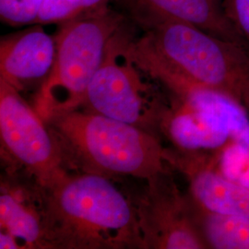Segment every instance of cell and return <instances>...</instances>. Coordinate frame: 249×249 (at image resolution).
Listing matches in <instances>:
<instances>
[{
  "instance_id": "cell-1",
  "label": "cell",
  "mask_w": 249,
  "mask_h": 249,
  "mask_svg": "<svg viewBox=\"0 0 249 249\" xmlns=\"http://www.w3.org/2000/svg\"><path fill=\"white\" fill-rule=\"evenodd\" d=\"M36 189L49 249H145L133 197L110 178L66 171Z\"/></svg>"
},
{
  "instance_id": "cell-2",
  "label": "cell",
  "mask_w": 249,
  "mask_h": 249,
  "mask_svg": "<svg viewBox=\"0 0 249 249\" xmlns=\"http://www.w3.org/2000/svg\"><path fill=\"white\" fill-rule=\"evenodd\" d=\"M66 163L107 178L147 180L170 168L160 137L111 117L77 110L46 123Z\"/></svg>"
},
{
  "instance_id": "cell-3",
  "label": "cell",
  "mask_w": 249,
  "mask_h": 249,
  "mask_svg": "<svg viewBox=\"0 0 249 249\" xmlns=\"http://www.w3.org/2000/svg\"><path fill=\"white\" fill-rule=\"evenodd\" d=\"M130 45L188 80L234 100L249 114V50L191 24L155 20Z\"/></svg>"
},
{
  "instance_id": "cell-4",
  "label": "cell",
  "mask_w": 249,
  "mask_h": 249,
  "mask_svg": "<svg viewBox=\"0 0 249 249\" xmlns=\"http://www.w3.org/2000/svg\"><path fill=\"white\" fill-rule=\"evenodd\" d=\"M124 23V17L108 7L58 25L53 69L33 105L45 123L82 107L109 42Z\"/></svg>"
},
{
  "instance_id": "cell-5",
  "label": "cell",
  "mask_w": 249,
  "mask_h": 249,
  "mask_svg": "<svg viewBox=\"0 0 249 249\" xmlns=\"http://www.w3.org/2000/svg\"><path fill=\"white\" fill-rule=\"evenodd\" d=\"M132 37L124 25L112 37L80 110L134 124L160 137L168 97L131 59L127 47Z\"/></svg>"
},
{
  "instance_id": "cell-6",
  "label": "cell",
  "mask_w": 249,
  "mask_h": 249,
  "mask_svg": "<svg viewBox=\"0 0 249 249\" xmlns=\"http://www.w3.org/2000/svg\"><path fill=\"white\" fill-rule=\"evenodd\" d=\"M47 126L20 91L0 79L2 152L41 187L66 172L62 149Z\"/></svg>"
},
{
  "instance_id": "cell-7",
  "label": "cell",
  "mask_w": 249,
  "mask_h": 249,
  "mask_svg": "<svg viewBox=\"0 0 249 249\" xmlns=\"http://www.w3.org/2000/svg\"><path fill=\"white\" fill-rule=\"evenodd\" d=\"M160 172L133 198L145 249H207L196 228L189 193L172 175Z\"/></svg>"
},
{
  "instance_id": "cell-8",
  "label": "cell",
  "mask_w": 249,
  "mask_h": 249,
  "mask_svg": "<svg viewBox=\"0 0 249 249\" xmlns=\"http://www.w3.org/2000/svg\"><path fill=\"white\" fill-rule=\"evenodd\" d=\"M165 160L187 179L188 193L197 204L210 211L249 219V187L221 175L214 167L210 152L165 148Z\"/></svg>"
},
{
  "instance_id": "cell-9",
  "label": "cell",
  "mask_w": 249,
  "mask_h": 249,
  "mask_svg": "<svg viewBox=\"0 0 249 249\" xmlns=\"http://www.w3.org/2000/svg\"><path fill=\"white\" fill-rule=\"evenodd\" d=\"M56 45L41 24L3 36L0 41V79L19 91L40 86L53 69Z\"/></svg>"
},
{
  "instance_id": "cell-10",
  "label": "cell",
  "mask_w": 249,
  "mask_h": 249,
  "mask_svg": "<svg viewBox=\"0 0 249 249\" xmlns=\"http://www.w3.org/2000/svg\"><path fill=\"white\" fill-rule=\"evenodd\" d=\"M166 94L168 106L160 121V133L173 148L213 152L231 141L219 119L199 102L187 95Z\"/></svg>"
},
{
  "instance_id": "cell-11",
  "label": "cell",
  "mask_w": 249,
  "mask_h": 249,
  "mask_svg": "<svg viewBox=\"0 0 249 249\" xmlns=\"http://www.w3.org/2000/svg\"><path fill=\"white\" fill-rule=\"evenodd\" d=\"M144 28L160 19L178 20L249 50V45L231 24L222 0H123Z\"/></svg>"
},
{
  "instance_id": "cell-12",
  "label": "cell",
  "mask_w": 249,
  "mask_h": 249,
  "mask_svg": "<svg viewBox=\"0 0 249 249\" xmlns=\"http://www.w3.org/2000/svg\"><path fill=\"white\" fill-rule=\"evenodd\" d=\"M0 225L18 241L20 249H49L36 186L27 191L2 180Z\"/></svg>"
},
{
  "instance_id": "cell-13",
  "label": "cell",
  "mask_w": 249,
  "mask_h": 249,
  "mask_svg": "<svg viewBox=\"0 0 249 249\" xmlns=\"http://www.w3.org/2000/svg\"><path fill=\"white\" fill-rule=\"evenodd\" d=\"M190 197L196 228L207 249H249V218L207 210Z\"/></svg>"
},
{
  "instance_id": "cell-14",
  "label": "cell",
  "mask_w": 249,
  "mask_h": 249,
  "mask_svg": "<svg viewBox=\"0 0 249 249\" xmlns=\"http://www.w3.org/2000/svg\"><path fill=\"white\" fill-rule=\"evenodd\" d=\"M111 0H45L36 24L61 25L109 7Z\"/></svg>"
},
{
  "instance_id": "cell-15",
  "label": "cell",
  "mask_w": 249,
  "mask_h": 249,
  "mask_svg": "<svg viewBox=\"0 0 249 249\" xmlns=\"http://www.w3.org/2000/svg\"><path fill=\"white\" fill-rule=\"evenodd\" d=\"M216 170L224 178L249 187V149L230 141L217 151L210 152Z\"/></svg>"
},
{
  "instance_id": "cell-16",
  "label": "cell",
  "mask_w": 249,
  "mask_h": 249,
  "mask_svg": "<svg viewBox=\"0 0 249 249\" xmlns=\"http://www.w3.org/2000/svg\"><path fill=\"white\" fill-rule=\"evenodd\" d=\"M45 0H0V18L10 26L36 24Z\"/></svg>"
},
{
  "instance_id": "cell-17",
  "label": "cell",
  "mask_w": 249,
  "mask_h": 249,
  "mask_svg": "<svg viewBox=\"0 0 249 249\" xmlns=\"http://www.w3.org/2000/svg\"><path fill=\"white\" fill-rule=\"evenodd\" d=\"M231 24L249 45V0H222Z\"/></svg>"
},
{
  "instance_id": "cell-18",
  "label": "cell",
  "mask_w": 249,
  "mask_h": 249,
  "mask_svg": "<svg viewBox=\"0 0 249 249\" xmlns=\"http://www.w3.org/2000/svg\"><path fill=\"white\" fill-rule=\"evenodd\" d=\"M0 249H20V246L12 235L6 231H0Z\"/></svg>"
}]
</instances>
